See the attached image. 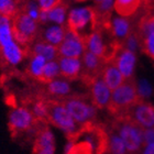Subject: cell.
I'll list each match as a JSON object with an SVG mask.
<instances>
[{
	"mask_svg": "<svg viewBox=\"0 0 154 154\" xmlns=\"http://www.w3.org/2000/svg\"><path fill=\"white\" fill-rule=\"evenodd\" d=\"M141 99L134 78L125 79V83L111 91V97L107 109L117 118L125 117L129 110Z\"/></svg>",
	"mask_w": 154,
	"mask_h": 154,
	"instance_id": "obj_1",
	"label": "cell"
},
{
	"mask_svg": "<svg viewBox=\"0 0 154 154\" xmlns=\"http://www.w3.org/2000/svg\"><path fill=\"white\" fill-rule=\"evenodd\" d=\"M112 127L121 138L128 154H137L141 152L144 146L143 129L127 117L117 118Z\"/></svg>",
	"mask_w": 154,
	"mask_h": 154,
	"instance_id": "obj_2",
	"label": "cell"
},
{
	"mask_svg": "<svg viewBox=\"0 0 154 154\" xmlns=\"http://www.w3.org/2000/svg\"><path fill=\"white\" fill-rule=\"evenodd\" d=\"M48 122L58 128L65 133L67 139H74L83 127L78 125L68 113L64 105L58 99H48Z\"/></svg>",
	"mask_w": 154,
	"mask_h": 154,
	"instance_id": "obj_3",
	"label": "cell"
},
{
	"mask_svg": "<svg viewBox=\"0 0 154 154\" xmlns=\"http://www.w3.org/2000/svg\"><path fill=\"white\" fill-rule=\"evenodd\" d=\"M96 16L93 7H76L68 12L66 29L85 38L96 30Z\"/></svg>",
	"mask_w": 154,
	"mask_h": 154,
	"instance_id": "obj_4",
	"label": "cell"
},
{
	"mask_svg": "<svg viewBox=\"0 0 154 154\" xmlns=\"http://www.w3.org/2000/svg\"><path fill=\"white\" fill-rule=\"evenodd\" d=\"M61 100L68 113L72 116L75 122L80 127H85L88 123L94 122L96 117V108L93 103L86 99V97L79 95H71Z\"/></svg>",
	"mask_w": 154,
	"mask_h": 154,
	"instance_id": "obj_5",
	"label": "cell"
},
{
	"mask_svg": "<svg viewBox=\"0 0 154 154\" xmlns=\"http://www.w3.org/2000/svg\"><path fill=\"white\" fill-rule=\"evenodd\" d=\"M13 38L18 44L26 48L35 38L38 34V22L32 20L28 14L19 11L12 18Z\"/></svg>",
	"mask_w": 154,
	"mask_h": 154,
	"instance_id": "obj_6",
	"label": "cell"
},
{
	"mask_svg": "<svg viewBox=\"0 0 154 154\" xmlns=\"http://www.w3.org/2000/svg\"><path fill=\"white\" fill-rule=\"evenodd\" d=\"M74 139L86 142L91 148L94 154L107 153V131L103 125H96L95 122L88 123L80 129Z\"/></svg>",
	"mask_w": 154,
	"mask_h": 154,
	"instance_id": "obj_7",
	"label": "cell"
},
{
	"mask_svg": "<svg viewBox=\"0 0 154 154\" xmlns=\"http://www.w3.org/2000/svg\"><path fill=\"white\" fill-rule=\"evenodd\" d=\"M35 122L38 121L34 119L31 110L26 107H16L10 110L8 116V125L13 134L29 131L34 127Z\"/></svg>",
	"mask_w": 154,
	"mask_h": 154,
	"instance_id": "obj_8",
	"label": "cell"
},
{
	"mask_svg": "<svg viewBox=\"0 0 154 154\" xmlns=\"http://www.w3.org/2000/svg\"><path fill=\"white\" fill-rule=\"evenodd\" d=\"M57 50L58 57L82 58L83 54L86 52L84 38L71 30L66 29L64 40L57 48Z\"/></svg>",
	"mask_w": 154,
	"mask_h": 154,
	"instance_id": "obj_9",
	"label": "cell"
},
{
	"mask_svg": "<svg viewBox=\"0 0 154 154\" xmlns=\"http://www.w3.org/2000/svg\"><path fill=\"white\" fill-rule=\"evenodd\" d=\"M125 117L132 120L143 130L154 128V106L148 101L140 100L129 110Z\"/></svg>",
	"mask_w": 154,
	"mask_h": 154,
	"instance_id": "obj_10",
	"label": "cell"
},
{
	"mask_svg": "<svg viewBox=\"0 0 154 154\" xmlns=\"http://www.w3.org/2000/svg\"><path fill=\"white\" fill-rule=\"evenodd\" d=\"M110 63H112L118 68L122 76L125 77V79L133 78L135 63H137L135 53L129 51L128 48L123 46H120Z\"/></svg>",
	"mask_w": 154,
	"mask_h": 154,
	"instance_id": "obj_11",
	"label": "cell"
},
{
	"mask_svg": "<svg viewBox=\"0 0 154 154\" xmlns=\"http://www.w3.org/2000/svg\"><path fill=\"white\" fill-rule=\"evenodd\" d=\"M89 94H90V103L96 109H103L108 108L111 97V90L103 83L101 76L96 77L89 84Z\"/></svg>",
	"mask_w": 154,
	"mask_h": 154,
	"instance_id": "obj_12",
	"label": "cell"
},
{
	"mask_svg": "<svg viewBox=\"0 0 154 154\" xmlns=\"http://www.w3.org/2000/svg\"><path fill=\"white\" fill-rule=\"evenodd\" d=\"M80 60H82V65H83L80 77L85 83L89 84L96 77L101 76L105 62L101 61L100 58H98L88 51L84 53Z\"/></svg>",
	"mask_w": 154,
	"mask_h": 154,
	"instance_id": "obj_13",
	"label": "cell"
},
{
	"mask_svg": "<svg viewBox=\"0 0 154 154\" xmlns=\"http://www.w3.org/2000/svg\"><path fill=\"white\" fill-rule=\"evenodd\" d=\"M0 55L7 64L11 66H17L23 61L26 56L24 48L20 44H18L16 40L0 46Z\"/></svg>",
	"mask_w": 154,
	"mask_h": 154,
	"instance_id": "obj_14",
	"label": "cell"
},
{
	"mask_svg": "<svg viewBox=\"0 0 154 154\" xmlns=\"http://www.w3.org/2000/svg\"><path fill=\"white\" fill-rule=\"evenodd\" d=\"M57 62L62 78L66 80H75L80 77L83 68L80 58L58 57Z\"/></svg>",
	"mask_w": 154,
	"mask_h": 154,
	"instance_id": "obj_15",
	"label": "cell"
},
{
	"mask_svg": "<svg viewBox=\"0 0 154 154\" xmlns=\"http://www.w3.org/2000/svg\"><path fill=\"white\" fill-rule=\"evenodd\" d=\"M107 30H110L112 36L115 38V42L121 46L125 41V38L132 33L131 23L128 18H123V17H116L111 19Z\"/></svg>",
	"mask_w": 154,
	"mask_h": 154,
	"instance_id": "obj_16",
	"label": "cell"
},
{
	"mask_svg": "<svg viewBox=\"0 0 154 154\" xmlns=\"http://www.w3.org/2000/svg\"><path fill=\"white\" fill-rule=\"evenodd\" d=\"M106 64L107 65L103 66V69L101 72V78L103 83L106 84V86L112 91L121 86L125 79L112 63H106Z\"/></svg>",
	"mask_w": 154,
	"mask_h": 154,
	"instance_id": "obj_17",
	"label": "cell"
},
{
	"mask_svg": "<svg viewBox=\"0 0 154 154\" xmlns=\"http://www.w3.org/2000/svg\"><path fill=\"white\" fill-rule=\"evenodd\" d=\"M46 91L48 95L54 97L53 99H63L71 96L72 87L68 80L64 78H56L46 84Z\"/></svg>",
	"mask_w": 154,
	"mask_h": 154,
	"instance_id": "obj_18",
	"label": "cell"
},
{
	"mask_svg": "<svg viewBox=\"0 0 154 154\" xmlns=\"http://www.w3.org/2000/svg\"><path fill=\"white\" fill-rule=\"evenodd\" d=\"M106 128V127H105ZM107 131V153L108 154H128L121 138L112 125L106 128Z\"/></svg>",
	"mask_w": 154,
	"mask_h": 154,
	"instance_id": "obj_19",
	"label": "cell"
},
{
	"mask_svg": "<svg viewBox=\"0 0 154 154\" xmlns=\"http://www.w3.org/2000/svg\"><path fill=\"white\" fill-rule=\"evenodd\" d=\"M65 32H66V28L64 26H56V24H54V26H48L44 30L43 34H42V38H43L42 41L58 48L62 42H63V40H64Z\"/></svg>",
	"mask_w": 154,
	"mask_h": 154,
	"instance_id": "obj_20",
	"label": "cell"
},
{
	"mask_svg": "<svg viewBox=\"0 0 154 154\" xmlns=\"http://www.w3.org/2000/svg\"><path fill=\"white\" fill-rule=\"evenodd\" d=\"M55 145V138L52 130L48 127L40 129L36 133L34 144H33V153L40 151L42 149L48 148V146H54Z\"/></svg>",
	"mask_w": 154,
	"mask_h": 154,
	"instance_id": "obj_21",
	"label": "cell"
},
{
	"mask_svg": "<svg viewBox=\"0 0 154 154\" xmlns=\"http://www.w3.org/2000/svg\"><path fill=\"white\" fill-rule=\"evenodd\" d=\"M32 55H40L42 57H44L46 62L50 61H55L58 58V50L56 46L45 43L41 40V41H36L34 44L32 45Z\"/></svg>",
	"mask_w": 154,
	"mask_h": 154,
	"instance_id": "obj_22",
	"label": "cell"
},
{
	"mask_svg": "<svg viewBox=\"0 0 154 154\" xmlns=\"http://www.w3.org/2000/svg\"><path fill=\"white\" fill-rule=\"evenodd\" d=\"M141 2L138 0H117L115 1L113 10L118 13L119 17L128 18L138 11Z\"/></svg>",
	"mask_w": 154,
	"mask_h": 154,
	"instance_id": "obj_23",
	"label": "cell"
},
{
	"mask_svg": "<svg viewBox=\"0 0 154 154\" xmlns=\"http://www.w3.org/2000/svg\"><path fill=\"white\" fill-rule=\"evenodd\" d=\"M64 154H94V152L86 142L78 139H67Z\"/></svg>",
	"mask_w": 154,
	"mask_h": 154,
	"instance_id": "obj_24",
	"label": "cell"
},
{
	"mask_svg": "<svg viewBox=\"0 0 154 154\" xmlns=\"http://www.w3.org/2000/svg\"><path fill=\"white\" fill-rule=\"evenodd\" d=\"M48 18L50 22L55 23L56 26H64L67 19V5L60 2L48 12Z\"/></svg>",
	"mask_w": 154,
	"mask_h": 154,
	"instance_id": "obj_25",
	"label": "cell"
},
{
	"mask_svg": "<svg viewBox=\"0 0 154 154\" xmlns=\"http://www.w3.org/2000/svg\"><path fill=\"white\" fill-rule=\"evenodd\" d=\"M32 112L33 117L38 122H43L46 123L48 120V99H38L35 100L32 105Z\"/></svg>",
	"mask_w": 154,
	"mask_h": 154,
	"instance_id": "obj_26",
	"label": "cell"
},
{
	"mask_svg": "<svg viewBox=\"0 0 154 154\" xmlns=\"http://www.w3.org/2000/svg\"><path fill=\"white\" fill-rule=\"evenodd\" d=\"M46 64V60L42 57L40 55H32V57L30 60L29 66H28V72L29 74L38 80H41L43 69Z\"/></svg>",
	"mask_w": 154,
	"mask_h": 154,
	"instance_id": "obj_27",
	"label": "cell"
},
{
	"mask_svg": "<svg viewBox=\"0 0 154 154\" xmlns=\"http://www.w3.org/2000/svg\"><path fill=\"white\" fill-rule=\"evenodd\" d=\"M58 76H61V73H60V66H58L57 60L46 62V64H45V66H44V69H43L42 78L40 82L48 84L50 82H52V80L58 78Z\"/></svg>",
	"mask_w": 154,
	"mask_h": 154,
	"instance_id": "obj_28",
	"label": "cell"
},
{
	"mask_svg": "<svg viewBox=\"0 0 154 154\" xmlns=\"http://www.w3.org/2000/svg\"><path fill=\"white\" fill-rule=\"evenodd\" d=\"M18 2L12 0H0V14L1 17H7L12 19L14 18L17 13L19 12L18 10Z\"/></svg>",
	"mask_w": 154,
	"mask_h": 154,
	"instance_id": "obj_29",
	"label": "cell"
},
{
	"mask_svg": "<svg viewBox=\"0 0 154 154\" xmlns=\"http://www.w3.org/2000/svg\"><path fill=\"white\" fill-rule=\"evenodd\" d=\"M140 38L148 35L150 33H154V16L149 14V16L143 17L139 23V31L137 32Z\"/></svg>",
	"mask_w": 154,
	"mask_h": 154,
	"instance_id": "obj_30",
	"label": "cell"
},
{
	"mask_svg": "<svg viewBox=\"0 0 154 154\" xmlns=\"http://www.w3.org/2000/svg\"><path fill=\"white\" fill-rule=\"evenodd\" d=\"M142 48L145 54L154 58V33H150L142 38Z\"/></svg>",
	"mask_w": 154,
	"mask_h": 154,
	"instance_id": "obj_31",
	"label": "cell"
},
{
	"mask_svg": "<svg viewBox=\"0 0 154 154\" xmlns=\"http://www.w3.org/2000/svg\"><path fill=\"white\" fill-rule=\"evenodd\" d=\"M23 12L28 14L32 20L38 21V17H40V9H38V2H26L23 5Z\"/></svg>",
	"mask_w": 154,
	"mask_h": 154,
	"instance_id": "obj_32",
	"label": "cell"
},
{
	"mask_svg": "<svg viewBox=\"0 0 154 154\" xmlns=\"http://www.w3.org/2000/svg\"><path fill=\"white\" fill-rule=\"evenodd\" d=\"M58 2H60V1H57V0H38V6L40 11L48 12V11L53 9Z\"/></svg>",
	"mask_w": 154,
	"mask_h": 154,
	"instance_id": "obj_33",
	"label": "cell"
},
{
	"mask_svg": "<svg viewBox=\"0 0 154 154\" xmlns=\"http://www.w3.org/2000/svg\"><path fill=\"white\" fill-rule=\"evenodd\" d=\"M143 143L144 145L154 143V128L143 130Z\"/></svg>",
	"mask_w": 154,
	"mask_h": 154,
	"instance_id": "obj_34",
	"label": "cell"
},
{
	"mask_svg": "<svg viewBox=\"0 0 154 154\" xmlns=\"http://www.w3.org/2000/svg\"><path fill=\"white\" fill-rule=\"evenodd\" d=\"M141 154H154V143L144 145L141 150Z\"/></svg>",
	"mask_w": 154,
	"mask_h": 154,
	"instance_id": "obj_35",
	"label": "cell"
},
{
	"mask_svg": "<svg viewBox=\"0 0 154 154\" xmlns=\"http://www.w3.org/2000/svg\"><path fill=\"white\" fill-rule=\"evenodd\" d=\"M40 23H46L48 22V12H44V11H40V17H38V21Z\"/></svg>",
	"mask_w": 154,
	"mask_h": 154,
	"instance_id": "obj_36",
	"label": "cell"
},
{
	"mask_svg": "<svg viewBox=\"0 0 154 154\" xmlns=\"http://www.w3.org/2000/svg\"><path fill=\"white\" fill-rule=\"evenodd\" d=\"M0 19H1V14H0Z\"/></svg>",
	"mask_w": 154,
	"mask_h": 154,
	"instance_id": "obj_37",
	"label": "cell"
}]
</instances>
